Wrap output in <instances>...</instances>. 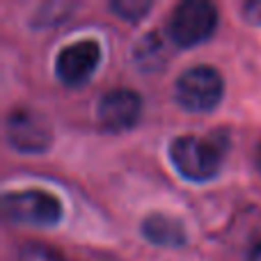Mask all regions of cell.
Listing matches in <instances>:
<instances>
[{
	"mask_svg": "<svg viewBox=\"0 0 261 261\" xmlns=\"http://www.w3.org/2000/svg\"><path fill=\"white\" fill-rule=\"evenodd\" d=\"M225 96V78L211 64L186 69L174 83V101L186 113H213Z\"/></svg>",
	"mask_w": 261,
	"mask_h": 261,
	"instance_id": "3",
	"label": "cell"
},
{
	"mask_svg": "<svg viewBox=\"0 0 261 261\" xmlns=\"http://www.w3.org/2000/svg\"><path fill=\"white\" fill-rule=\"evenodd\" d=\"M5 135L12 149L21 153H44L53 142V130L46 117L30 108H14L7 115Z\"/></svg>",
	"mask_w": 261,
	"mask_h": 261,
	"instance_id": "5",
	"label": "cell"
},
{
	"mask_svg": "<svg viewBox=\"0 0 261 261\" xmlns=\"http://www.w3.org/2000/svg\"><path fill=\"white\" fill-rule=\"evenodd\" d=\"M140 229H142L144 241L158 245V248H184L188 243L184 222L167 213H149L142 220Z\"/></svg>",
	"mask_w": 261,
	"mask_h": 261,
	"instance_id": "8",
	"label": "cell"
},
{
	"mask_svg": "<svg viewBox=\"0 0 261 261\" xmlns=\"http://www.w3.org/2000/svg\"><path fill=\"white\" fill-rule=\"evenodd\" d=\"M133 60L142 71H156L165 64V44L158 32H149L138 41L133 50Z\"/></svg>",
	"mask_w": 261,
	"mask_h": 261,
	"instance_id": "9",
	"label": "cell"
},
{
	"mask_svg": "<svg viewBox=\"0 0 261 261\" xmlns=\"http://www.w3.org/2000/svg\"><path fill=\"white\" fill-rule=\"evenodd\" d=\"M62 202L48 190L28 188L3 195V216L16 225L53 227L62 220Z\"/></svg>",
	"mask_w": 261,
	"mask_h": 261,
	"instance_id": "4",
	"label": "cell"
},
{
	"mask_svg": "<svg viewBox=\"0 0 261 261\" xmlns=\"http://www.w3.org/2000/svg\"><path fill=\"white\" fill-rule=\"evenodd\" d=\"M142 117V96L135 90L117 87L106 92L96 103V119L106 133H126Z\"/></svg>",
	"mask_w": 261,
	"mask_h": 261,
	"instance_id": "7",
	"label": "cell"
},
{
	"mask_svg": "<svg viewBox=\"0 0 261 261\" xmlns=\"http://www.w3.org/2000/svg\"><path fill=\"white\" fill-rule=\"evenodd\" d=\"M218 9L208 0H184L172 9L165 25V37L176 48H195L218 30Z\"/></svg>",
	"mask_w": 261,
	"mask_h": 261,
	"instance_id": "2",
	"label": "cell"
},
{
	"mask_svg": "<svg viewBox=\"0 0 261 261\" xmlns=\"http://www.w3.org/2000/svg\"><path fill=\"white\" fill-rule=\"evenodd\" d=\"M16 261H64L58 250L44 243H25L16 254Z\"/></svg>",
	"mask_w": 261,
	"mask_h": 261,
	"instance_id": "11",
	"label": "cell"
},
{
	"mask_svg": "<svg viewBox=\"0 0 261 261\" xmlns=\"http://www.w3.org/2000/svg\"><path fill=\"white\" fill-rule=\"evenodd\" d=\"M241 12H243V18L250 25H261V0L259 3H245Z\"/></svg>",
	"mask_w": 261,
	"mask_h": 261,
	"instance_id": "12",
	"label": "cell"
},
{
	"mask_svg": "<svg viewBox=\"0 0 261 261\" xmlns=\"http://www.w3.org/2000/svg\"><path fill=\"white\" fill-rule=\"evenodd\" d=\"M254 167H257V172L261 174V142L254 147Z\"/></svg>",
	"mask_w": 261,
	"mask_h": 261,
	"instance_id": "14",
	"label": "cell"
},
{
	"mask_svg": "<svg viewBox=\"0 0 261 261\" xmlns=\"http://www.w3.org/2000/svg\"><path fill=\"white\" fill-rule=\"evenodd\" d=\"M151 0H113L110 3V12L117 18L128 23H138L151 12Z\"/></svg>",
	"mask_w": 261,
	"mask_h": 261,
	"instance_id": "10",
	"label": "cell"
},
{
	"mask_svg": "<svg viewBox=\"0 0 261 261\" xmlns=\"http://www.w3.org/2000/svg\"><path fill=\"white\" fill-rule=\"evenodd\" d=\"M101 64V46L96 39H78L60 48L55 58V76L67 87H83L92 81Z\"/></svg>",
	"mask_w": 261,
	"mask_h": 261,
	"instance_id": "6",
	"label": "cell"
},
{
	"mask_svg": "<svg viewBox=\"0 0 261 261\" xmlns=\"http://www.w3.org/2000/svg\"><path fill=\"white\" fill-rule=\"evenodd\" d=\"M245 261H261V241L250 248V252H248V257H245Z\"/></svg>",
	"mask_w": 261,
	"mask_h": 261,
	"instance_id": "13",
	"label": "cell"
},
{
	"mask_svg": "<svg viewBox=\"0 0 261 261\" xmlns=\"http://www.w3.org/2000/svg\"><path fill=\"white\" fill-rule=\"evenodd\" d=\"M229 130L213 128L204 135H176L167 147L170 163L186 181L206 184L216 179L229 153Z\"/></svg>",
	"mask_w": 261,
	"mask_h": 261,
	"instance_id": "1",
	"label": "cell"
}]
</instances>
